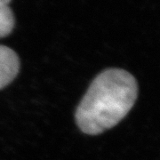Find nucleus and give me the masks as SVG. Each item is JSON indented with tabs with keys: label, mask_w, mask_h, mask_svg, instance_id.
<instances>
[{
	"label": "nucleus",
	"mask_w": 160,
	"mask_h": 160,
	"mask_svg": "<svg viewBox=\"0 0 160 160\" xmlns=\"http://www.w3.org/2000/svg\"><path fill=\"white\" fill-rule=\"evenodd\" d=\"M11 0H0V4H6V5H8L10 3Z\"/></svg>",
	"instance_id": "20e7f679"
},
{
	"label": "nucleus",
	"mask_w": 160,
	"mask_h": 160,
	"mask_svg": "<svg viewBox=\"0 0 160 160\" xmlns=\"http://www.w3.org/2000/svg\"><path fill=\"white\" fill-rule=\"evenodd\" d=\"M135 78L126 70H104L92 82L76 111V122L83 132L96 135L123 119L136 101Z\"/></svg>",
	"instance_id": "f257e3e1"
},
{
	"label": "nucleus",
	"mask_w": 160,
	"mask_h": 160,
	"mask_svg": "<svg viewBox=\"0 0 160 160\" xmlns=\"http://www.w3.org/2000/svg\"><path fill=\"white\" fill-rule=\"evenodd\" d=\"M14 27V16L11 8L6 4H0V38L10 34Z\"/></svg>",
	"instance_id": "7ed1b4c3"
},
{
	"label": "nucleus",
	"mask_w": 160,
	"mask_h": 160,
	"mask_svg": "<svg viewBox=\"0 0 160 160\" xmlns=\"http://www.w3.org/2000/svg\"><path fill=\"white\" fill-rule=\"evenodd\" d=\"M20 60L11 48L0 46V89L9 85L17 76Z\"/></svg>",
	"instance_id": "f03ea898"
}]
</instances>
